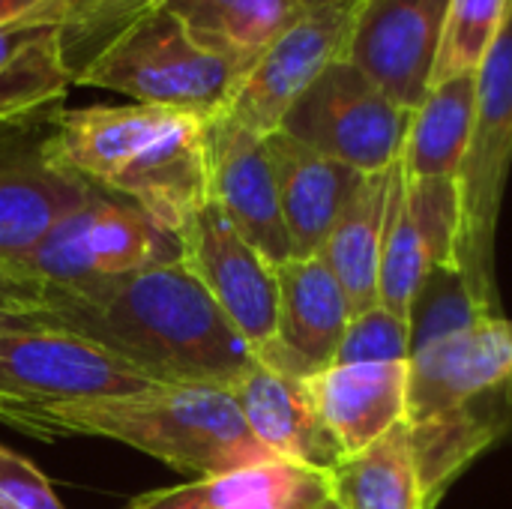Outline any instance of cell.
Masks as SVG:
<instances>
[{
  "label": "cell",
  "instance_id": "obj_1",
  "mask_svg": "<svg viewBox=\"0 0 512 509\" xmlns=\"http://www.w3.org/2000/svg\"><path fill=\"white\" fill-rule=\"evenodd\" d=\"M111 354L150 384H237L258 354L183 261L78 285H45L33 315Z\"/></svg>",
  "mask_w": 512,
  "mask_h": 509
},
{
  "label": "cell",
  "instance_id": "obj_2",
  "mask_svg": "<svg viewBox=\"0 0 512 509\" xmlns=\"http://www.w3.org/2000/svg\"><path fill=\"white\" fill-rule=\"evenodd\" d=\"M207 123L198 114L135 102L66 108L51 159L180 237L210 204Z\"/></svg>",
  "mask_w": 512,
  "mask_h": 509
},
{
  "label": "cell",
  "instance_id": "obj_3",
  "mask_svg": "<svg viewBox=\"0 0 512 509\" xmlns=\"http://www.w3.org/2000/svg\"><path fill=\"white\" fill-rule=\"evenodd\" d=\"M63 435L126 444L192 480L279 462L255 441L231 387L219 384H150L60 402L45 414V441Z\"/></svg>",
  "mask_w": 512,
  "mask_h": 509
},
{
  "label": "cell",
  "instance_id": "obj_4",
  "mask_svg": "<svg viewBox=\"0 0 512 509\" xmlns=\"http://www.w3.org/2000/svg\"><path fill=\"white\" fill-rule=\"evenodd\" d=\"M240 75L234 63L195 45L177 18L156 6L117 27L75 69L72 84L213 120L228 108Z\"/></svg>",
  "mask_w": 512,
  "mask_h": 509
},
{
  "label": "cell",
  "instance_id": "obj_5",
  "mask_svg": "<svg viewBox=\"0 0 512 509\" xmlns=\"http://www.w3.org/2000/svg\"><path fill=\"white\" fill-rule=\"evenodd\" d=\"M512 165V3L507 24L477 69V99L468 153L462 159L456 264L480 297L501 312L495 285V234Z\"/></svg>",
  "mask_w": 512,
  "mask_h": 509
},
{
  "label": "cell",
  "instance_id": "obj_6",
  "mask_svg": "<svg viewBox=\"0 0 512 509\" xmlns=\"http://www.w3.org/2000/svg\"><path fill=\"white\" fill-rule=\"evenodd\" d=\"M150 387L111 354L51 327L0 330V423L45 441V414L60 402Z\"/></svg>",
  "mask_w": 512,
  "mask_h": 509
},
{
  "label": "cell",
  "instance_id": "obj_7",
  "mask_svg": "<svg viewBox=\"0 0 512 509\" xmlns=\"http://www.w3.org/2000/svg\"><path fill=\"white\" fill-rule=\"evenodd\" d=\"M408 123L411 111L342 57L306 87L279 132L360 174H381L399 165Z\"/></svg>",
  "mask_w": 512,
  "mask_h": 509
},
{
  "label": "cell",
  "instance_id": "obj_8",
  "mask_svg": "<svg viewBox=\"0 0 512 509\" xmlns=\"http://www.w3.org/2000/svg\"><path fill=\"white\" fill-rule=\"evenodd\" d=\"M180 237L144 210L96 192L66 213L18 264L42 285H78L180 261Z\"/></svg>",
  "mask_w": 512,
  "mask_h": 509
},
{
  "label": "cell",
  "instance_id": "obj_9",
  "mask_svg": "<svg viewBox=\"0 0 512 509\" xmlns=\"http://www.w3.org/2000/svg\"><path fill=\"white\" fill-rule=\"evenodd\" d=\"M357 0L306 9L291 27H285L240 75L228 108V117L258 135L279 132L291 105L306 87L348 51Z\"/></svg>",
  "mask_w": 512,
  "mask_h": 509
},
{
  "label": "cell",
  "instance_id": "obj_10",
  "mask_svg": "<svg viewBox=\"0 0 512 509\" xmlns=\"http://www.w3.org/2000/svg\"><path fill=\"white\" fill-rule=\"evenodd\" d=\"M180 261L237 327V333L264 351L276 339L279 288L276 267L249 246L210 201L180 234Z\"/></svg>",
  "mask_w": 512,
  "mask_h": 509
},
{
  "label": "cell",
  "instance_id": "obj_11",
  "mask_svg": "<svg viewBox=\"0 0 512 509\" xmlns=\"http://www.w3.org/2000/svg\"><path fill=\"white\" fill-rule=\"evenodd\" d=\"M450 0H357L345 60L396 105L414 111L438 60Z\"/></svg>",
  "mask_w": 512,
  "mask_h": 509
},
{
  "label": "cell",
  "instance_id": "obj_12",
  "mask_svg": "<svg viewBox=\"0 0 512 509\" xmlns=\"http://www.w3.org/2000/svg\"><path fill=\"white\" fill-rule=\"evenodd\" d=\"M456 240V180H411L396 171L381 252L378 303L408 318V306L432 267L456 261Z\"/></svg>",
  "mask_w": 512,
  "mask_h": 509
},
{
  "label": "cell",
  "instance_id": "obj_13",
  "mask_svg": "<svg viewBox=\"0 0 512 509\" xmlns=\"http://www.w3.org/2000/svg\"><path fill=\"white\" fill-rule=\"evenodd\" d=\"M210 201L273 267L294 258L264 135L228 120L207 123Z\"/></svg>",
  "mask_w": 512,
  "mask_h": 509
},
{
  "label": "cell",
  "instance_id": "obj_14",
  "mask_svg": "<svg viewBox=\"0 0 512 509\" xmlns=\"http://www.w3.org/2000/svg\"><path fill=\"white\" fill-rule=\"evenodd\" d=\"M276 288V339L258 351V360L294 378H309L333 366L351 321V306L327 261L312 255L279 264Z\"/></svg>",
  "mask_w": 512,
  "mask_h": 509
},
{
  "label": "cell",
  "instance_id": "obj_15",
  "mask_svg": "<svg viewBox=\"0 0 512 509\" xmlns=\"http://www.w3.org/2000/svg\"><path fill=\"white\" fill-rule=\"evenodd\" d=\"M69 87L60 27H51L0 72V168L51 159Z\"/></svg>",
  "mask_w": 512,
  "mask_h": 509
},
{
  "label": "cell",
  "instance_id": "obj_16",
  "mask_svg": "<svg viewBox=\"0 0 512 509\" xmlns=\"http://www.w3.org/2000/svg\"><path fill=\"white\" fill-rule=\"evenodd\" d=\"M512 387V318L492 315L411 357L408 414L420 417Z\"/></svg>",
  "mask_w": 512,
  "mask_h": 509
},
{
  "label": "cell",
  "instance_id": "obj_17",
  "mask_svg": "<svg viewBox=\"0 0 512 509\" xmlns=\"http://www.w3.org/2000/svg\"><path fill=\"white\" fill-rule=\"evenodd\" d=\"M306 387L345 459L405 423L411 363H333L309 375Z\"/></svg>",
  "mask_w": 512,
  "mask_h": 509
},
{
  "label": "cell",
  "instance_id": "obj_18",
  "mask_svg": "<svg viewBox=\"0 0 512 509\" xmlns=\"http://www.w3.org/2000/svg\"><path fill=\"white\" fill-rule=\"evenodd\" d=\"M231 393L255 441L273 459L321 474H330L342 462V450L318 417L306 378H294L258 360L231 384Z\"/></svg>",
  "mask_w": 512,
  "mask_h": 509
},
{
  "label": "cell",
  "instance_id": "obj_19",
  "mask_svg": "<svg viewBox=\"0 0 512 509\" xmlns=\"http://www.w3.org/2000/svg\"><path fill=\"white\" fill-rule=\"evenodd\" d=\"M294 258L321 255L336 219L366 174L327 159L285 132L264 138Z\"/></svg>",
  "mask_w": 512,
  "mask_h": 509
},
{
  "label": "cell",
  "instance_id": "obj_20",
  "mask_svg": "<svg viewBox=\"0 0 512 509\" xmlns=\"http://www.w3.org/2000/svg\"><path fill=\"white\" fill-rule=\"evenodd\" d=\"M405 429L426 501L435 509L459 474L512 432V387L444 411L405 417Z\"/></svg>",
  "mask_w": 512,
  "mask_h": 509
},
{
  "label": "cell",
  "instance_id": "obj_21",
  "mask_svg": "<svg viewBox=\"0 0 512 509\" xmlns=\"http://www.w3.org/2000/svg\"><path fill=\"white\" fill-rule=\"evenodd\" d=\"M324 495H330L327 474L291 462H267L144 492L126 509H306Z\"/></svg>",
  "mask_w": 512,
  "mask_h": 509
},
{
  "label": "cell",
  "instance_id": "obj_22",
  "mask_svg": "<svg viewBox=\"0 0 512 509\" xmlns=\"http://www.w3.org/2000/svg\"><path fill=\"white\" fill-rule=\"evenodd\" d=\"M396 171L399 165L381 174H366L360 180L321 249V258L327 261L348 297L351 315L366 312L378 303L381 252Z\"/></svg>",
  "mask_w": 512,
  "mask_h": 509
},
{
  "label": "cell",
  "instance_id": "obj_23",
  "mask_svg": "<svg viewBox=\"0 0 512 509\" xmlns=\"http://www.w3.org/2000/svg\"><path fill=\"white\" fill-rule=\"evenodd\" d=\"M96 192L51 159L0 168V261L18 267L66 213Z\"/></svg>",
  "mask_w": 512,
  "mask_h": 509
},
{
  "label": "cell",
  "instance_id": "obj_24",
  "mask_svg": "<svg viewBox=\"0 0 512 509\" xmlns=\"http://www.w3.org/2000/svg\"><path fill=\"white\" fill-rule=\"evenodd\" d=\"M171 12L195 45L225 57L240 72L306 9L297 0H150Z\"/></svg>",
  "mask_w": 512,
  "mask_h": 509
},
{
  "label": "cell",
  "instance_id": "obj_25",
  "mask_svg": "<svg viewBox=\"0 0 512 509\" xmlns=\"http://www.w3.org/2000/svg\"><path fill=\"white\" fill-rule=\"evenodd\" d=\"M477 75L435 84L411 111L405 147L399 156L402 177L411 180H456L468 153L474 126Z\"/></svg>",
  "mask_w": 512,
  "mask_h": 509
},
{
  "label": "cell",
  "instance_id": "obj_26",
  "mask_svg": "<svg viewBox=\"0 0 512 509\" xmlns=\"http://www.w3.org/2000/svg\"><path fill=\"white\" fill-rule=\"evenodd\" d=\"M327 483L330 495L345 509H432L411 456L405 423L372 447L345 456L327 474Z\"/></svg>",
  "mask_w": 512,
  "mask_h": 509
},
{
  "label": "cell",
  "instance_id": "obj_27",
  "mask_svg": "<svg viewBox=\"0 0 512 509\" xmlns=\"http://www.w3.org/2000/svg\"><path fill=\"white\" fill-rule=\"evenodd\" d=\"M504 315L492 309L468 273L456 261H444L432 267V273L417 288L408 306V327H411V357L453 333H462L483 318Z\"/></svg>",
  "mask_w": 512,
  "mask_h": 509
},
{
  "label": "cell",
  "instance_id": "obj_28",
  "mask_svg": "<svg viewBox=\"0 0 512 509\" xmlns=\"http://www.w3.org/2000/svg\"><path fill=\"white\" fill-rule=\"evenodd\" d=\"M512 0H450L432 72V87L450 78L477 75L480 63L498 42ZM429 87V90H432Z\"/></svg>",
  "mask_w": 512,
  "mask_h": 509
},
{
  "label": "cell",
  "instance_id": "obj_29",
  "mask_svg": "<svg viewBox=\"0 0 512 509\" xmlns=\"http://www.w3.org/2000/svg\"><path fill=\"white\" fill-rule=\"evenodd\" d=\"M150 0H63L60 18V54L75 75V69L129 18L144 12Z\"/></svg>",
  "mask_w": 512,
  "mask_h": 509
},
{
  "label": "cell",
  "instance_id": "obj_30",
  "mask_svg": "<svg viewBox=\"0 0 512 509\" xmlns=\"http://www.w3.org/2000/svg\"><path fill=\"white\" fill-rule=\"evenodd\" d=\"M333 363H411L408 318L381 303L351 315Z\"/></svg>",
  "mask_w": 512,
  "mask_h": 509
},
{
  "label": "cell",
  "instance_id": "obj_31",
  "mask_svg": "<svg viewBox=\"0 0 512 509\" xmlns=\"http://www.w3.org/2000/svg\"><path fill=\"white\" fill-rule=\"evenodd\" d=\"M0 509H66L51 480L21 453L0 444Z\"/></svg>",
  "mask_w": 512,
  "mask_h": 509
},
{
  "label": "cell",
  "instance_id": "obj_32",
  "mask_svg": "<svg viewBox=\"0 0 512 509\" xmlns=\"http://www.w3.org/2000/svg\"><path fill=\"white\" fill-rule=\"evenodd\" d=\"M60 18H63V6H51V9H42V12H33V15H24V18H15V21L0 24V72L36 36H42L51 27H60Z\"/></svg>",
  "mask_w": 512,
  "mask_h": 509
},
{
  "label": "cell",
  "instance_id": "obj_33",
  "mask_svg": "<svg viewBox=\"0 0 512 509\" xmlns=\"http://www.w3.org/2000/svg\"><path fill=\"white\" fill-rule=\"evenodd\" d=\"M45 300V285L30 273L0 261V309L15 315H36Z\"/></svg>",
  "mask_w": 512,
  "mask_h": 509
},
{
  "label": "cell",
  "instance_id": "obj_34",
  "mask_svg": "<svg viewBox=\"0 0 512 509\" xmlns=\"http://www.w3.org/2000/svg\"><path fill=\"white\" fill-rule=\"evenodd\" d=\"M51 6H63V0H0V24L51 9Z\"/></svg>",
  "mask_w": 512,
  "mask_h": 509
},
{
  "label": "cell",
  "instance_id": "obj_35",
  "mask_svg": "<svg viewBox=\"0 0 512 509\" xmlns=\"http://www.w3.org/2000/svg\"><path fill=\"white\" fill-rule=\"evenodd\" d=\"M21 327H36V318L0 309V330H21Z\"/></svg>",
  "mask_w": 512,
  "mask_h": 509
},
{
  "label": "cell",
  "instance_id": "obj_36",
  "mask_svg": "<svg viewBox=\"0 0 512 509\" xmlns=\"http://www.w3.org/2000/svg\"><path fill=\"white\" fill-rule=\"evenodd\" d=\"M306 509H345V507H342L333 495H324L321 501H315L312 507H306Z\"/></svg>",
  "mask_w": 512,
  "mask_h": 509
},
{
  "label": "cell",
  "instance_id": "obj_37",
  "mask_svg": "<svg viewBox=\"0 0 512 509\" xmlns=\"http://www.w3.org/2000/svg\"><path fill=\"white\" fill-rule=\"evenodd\" d=\"M303 9H321V6H333V3H345V0H297Z\"/></svg>",
  "mask_w": 512,
  "mask_h": 509
}]
</instances>
